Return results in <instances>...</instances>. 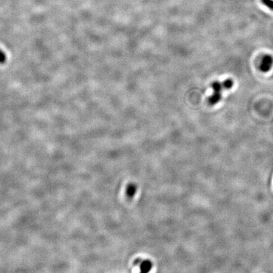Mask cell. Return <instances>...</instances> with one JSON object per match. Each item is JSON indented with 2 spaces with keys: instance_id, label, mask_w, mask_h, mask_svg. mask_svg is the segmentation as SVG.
<instances>
[{
  "instance_id": "4",
  "label": "cell",
  "mask_w": 273,
  "mask_h": 273,
  "mask_svg": "<svg viewBox=\"0 0 273 273\" xmlns=\"http://www.w3.org/2000/svg\"><path fill=\"white\" fill-rule=\"evenodd\" d=\"M6 61V55L4 52L0 49V63H3Z\"/></svg>"
},
{
  "instance_id": "2",
  "label": "cell",
  "mask_w": 273,
  "mask_h": 273,
  "mask_svg": "<svg viewBox=\"0 0 273 273\" xmlns=\"http://www.w3.org/2000/svg\"><path fill=\"white\" fill-rule=\"evenodd\" d=\"M273 66V57L270 55H264L261 60L260 69L261 72L266 73L269 72Z\"/></svg>"
},
{
  "instance_id": "1",
  "label": "cell",
  "mask_w": 273,
  "mask_h": 273,
  "mask_svg": "<svg viewBox=\"0 0 273 273\" xmlns=\"http://www.w3.org/2000/svg\"><path fill=\"white\" fill-rule=\"evenodd\" d=\"M211 87L213 88V94L209 98V102L210 105H215L221 101L222 98L221 92L223 90L225 89V88L223 82L218 81L214 82Z\"/></svg>"
},
{
  "instance_id": "3",
  "label": "cell",
  "mask_w": 273,
  "mask_h": 273,
  "mask_svg": "<svg viewBox=\"0 0 273 273\" xmlns=\"http://www.w3.org/2000/svg\"><path fill=\"white\" fill-rule=\"evenodd\" d=\"M262 3L273 11V0H262Z\"/></svg>"
}]
</instances>
